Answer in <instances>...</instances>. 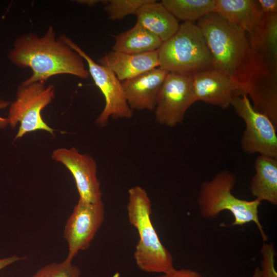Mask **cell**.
Returning a JSON list of instances; mask_svg holds the SVG:
<instances>
[{
	"mask_svg": "<svg viewBox=\"0 0 277 277\" xmlns=\"http://www.w3.org/2000/svg\"><path fill=\"white\" fill-rule=\"evenodd\" d=\"M10 60L22 68L29 67L32 75L22 83L28 85L45 82L60 74H69L82 79L90 75L83 58L67 45L50 26L42 37L30 33L15 39L9 54Z\"/></svg>",
	"mask_w": 277,
	"mask_h": 277,
	"instance_id": "6da1fadb",
	"label": "cell"
},
{
	"mask_svg": "<svg viewBox=\"0 0 277 277\" xmlns=\"http://www.w3.org/2000/svg\"><path fill=\"white\" fill-rule=\"evenodd\" d=\"M212 58L213 69L240 84L247 95L252 67V51L247 33L217 14L197 21Z\"/></svg>",
	"mask_w": 277,
	"mask_h": 277,
	"instance_id": "7a4b0ae2",
	"label": "cell"
},
{
	"mask_svg": "<svg viewBox=\"0 0 277 277\" xmlns=\"http://www.w3.org/2000/svg\"><path fill=\"white\" fill-rule=\"evenodd\" d=\"M127 211L129 222L138 234L134 252L137 267L144 272L157 274L173 269V256L162 243L152 224L151 202L142 187L136 186L129 189Z\"/></svg>",
	"mask_w": 277,
	"mask_h": 277,
	"instance_id": "3957f363",
	"label": "cell"
},
{
	"mask_svg": "<svg viewBox=\"0 0 277 277\" xmlns=\"http://www.w3.org/2000/svg\"><path fill=\"white\" fill-rule=\"evenodd\" d=\"M236 182V176L233 173L224 170L217 173L211 180L203 183L197 199L201 214L204 218L214 219L222 211L228 210L234 217L231 225L241 226L254 222L265 242L268 238L258 215L261 202L257 199L247 201L235 197L232 190Z\"/></svg>",
	"mask_w": 277,
	"mask_h": 277,
	"instance_id": "277c9868",
	"label": "cell"
},
{
	"mask_svg": "<svg viewBox=\"0 0 277 277\" xmlns=\"http://www.w3.org/2000/svg\"><path fill=\"white\" fill-rule=\"evenodd\" d=\"M160 67L168 72L193 75L212 69L204 35L196 24L184 22L158 49Z\"/></svg>",
	"mask_w": 277,
	"mask_h": 277,
	"instance_id": "5b68a950",
	"label": "cell"
},
{
	"mask_svg": "<svg viewBox=\"0 0 277 277\" xmlns=\"http://www.w3.org/2000/svg\"><path fill=\"white\" fill-rule=\"evenodd\" d=\"M251 46L252 67L247 95L254 109L277 127V50L259 43Z\"/></svg>",
	"mask_w": 277,
	"mask_h": 277,
	"instance_id": "8992f818",
	"label": "cell"
},
{
	"mask_svg": "<svg viewBox=\"0 0 277 277\" xmlns=\"http://www.w3.org/2000/svg\"><path fill=\"white\" fill-rule=\"evenodd\" d=\"M54 96V86L46 87L45 82L28 85L22 83L18 86L16 100L10 105L8 117L9 124L12 128L20 123L14 140L28 132L37 130H44L54 134V129L43 120L41 111L52 102Z\"/></svg>",
	"mask_w": 277,
	"mask_h": 277,
	"instance_id": "52a82bcc",
	"label": "cell"
},
{
	"mask_svg": "<svg viewBox=\"0 0 277 277\" xmlns=\"http://www.w3.org/2000/svg\"><path fill=\"white\" fill-rule=\"evenodd\" d=\"M241 95L234 97L231 106L245 124L241 141L243 150L277 159V127L266 114L254 109L247 94Z\"/></svg>",
	"mask_w": 277,
	"mask_h": 277,
	"instance_id": "ba28073f",
	"label": "cell"
},
{
	"mask_svg": "<svg viewBox=\"0 0 277 277\" xmlns=\"http://www.w3.org/2000/svg\"><path fill=\"white\" fill-rule=\"evenodd\" d=\"M60 38L86 61L90 75L104 96L105 105L96 120V124L101 127H105L111 117L114 119L131 118L133 110L127 103L122 82L113 72L107 67L95 63L65 35H61Z\"/></svg>",
	"mask_w": 277,
	"mask_h": 277,
	"instance_id": "9c48e42d",
	"label": "cell"
},
{
	"mask_svg": "<svg viewBox=\"0 0 277 277\" xmlns=\"http://www.w3.org/2000/svg\"><path fill=\"white\" fill-rule=\"evenodd\" d=\"M196 102L192 75L168 72L154 109L156 122L173 127L181 124L188 108Z\"/></svg>",
	"mask_w": 277,
	"mask_h": 277,
	"instance_id": "30bf717a",
	"label": "cell"
},
{
	"mask_svg": "<svg viewBox=\"0 0 277 277\" xmlns=\"http://www.w3.org/2000/svg\"><path fill=\"white\" fill-rule=\"evenodd\" d=\"M105 218L103 201L89 203L78 200L64 227V238L68 245L67 258L73 260L87 249Z\"/></svg>",
	"mask_w": 277,
	"mask_h": 277,
	"instance_id": "8fae6325",
	"label": "cell"
},
{
	"mask_svg": "<svg viewBox=\"0 0 277 277\" xmlns=\"http://www.w3.org/2000/svg\"><path fill=\"white\" fill-rule=\"evenodd\" d=\"M51 157L63 164L71 172L80 200L89 203L102 201V192L97 175V165L90 155L80 153L75 147L60 148L53 151Z\"/></svg>",
	"mask_w": 277,
	"mask_h": 277,
	"instance_id": "7c38bea8",
	"label": "cell"
},
{
	"mask_svg": "<svg viewBox=\"0 0 277 277\" xmlns=\"http://www.w3.org/2000/svg\"><path fill=\"white\" fill-rule=\"evenodd\" d=\"M192 85L196 102L222 108L231 106L235 96L245 94L240 84L213 68L193 74Z\"/></svg>",
	"mask_w": 277,
	"mask_h": 277,
	"instance_id": "4fadbf2b",
	"label": "cell"
},
{
	"mask_svg": "<svg viewBox=\"0 0 277 277\" xmlns=\"http://www.w3.org/2000/svg\"><path fill=\"white\" fill-rule=\"evenodd\" d=\"M168 72L160 67L122 82L124 95L133 110H154Z\"/></svg>",
	"mask_w": 277,
	"mask_h": 277,
	"instance_id": "5bb4252c",
	"label": "cell"
},
{
	"mask_svg": "<svg viewBox=\"0 0 277 277\" xmlns=\"http://www.w3.org/2000/svg\"><path fill=\"white\" fill-rule=\"evenodd\" d=\"M213 12L243 30L250 42L255 38L264 16L253 0H215Z\"/></svg>",
	"mask_w": 277,
	"mask_h": 277,
	"instance_id": "9a60e30c",
	"label": "cell"
},
{
	"mask_svg": "<svg viewBox=\"0 0 277 277\" xmlns=\"http://www.w3.org/2000/svg\"><path fill=\"white\" fill-rule=\"evenodd\" d=\"M98 64L110 69L121 82L160 67L158 50L139 54L112 51L102 57Z\"/></svg>",
	"mask_w": 277,
	"mask_h": 277,
	"instance_id": "2e32d148",
	"label": "cell"
},
{
	"mask_svg": "<svg viewBox=\"0 0 277 277\" xmlns=\"http://www.w3.org/2000/svg\"><path fill=\"white\" fill-rule=\"evenodd\" d=\"M136 23L157 36L163 43L178 30L180 24L161 2L152 0L136 12Z\"/></svg>",
	"mask_w": 277,
	"mask_h": 277,
	"instance_id": "e0dca14e",
	"label": "cell"
},
{
	"mask_svg": "<svg viewBox=\"0 0 277 277\" xmlns=\"http://www.w3.org/2000/svg\"><path fill=\"white\" fill-rule=\"evenodd\" d=\"M255 174L250 189L255 199L277 204V159L259 155L254 162Z\"/></svg>",
	"mask_w": 277,
	"mask_h": 277,
	"instance_id": "ac0fdd59",
	"label": "cell"
},
{
	"mask_svg": "<svg viewBox=\"0 0 277 277\" xmlns=\"http://www.w3.org/2000/svg\"><path fill=\"white\" fill-rule=\"evenodd\" d=\"M114 51L139 54L157 50L163 42L155 35L137 23L131 29L113 35Z\"/></svg>",
	"mask_w": 277,
	"mask_h": 277,
	"instance_id": "d6986e66",
	"label": "cell"
},
{
	"mask_svg": "<svg viewBox=\"0 0 277 277\" xmlns=\"http://www.w3.org/2000/svg\"><path fill=\"white\" fill-rule=\"evenodd\" d=\"M215 0H162L164 6L179 21L192 22L213 12Z\"/></svg>",
	"mask_w": 277,
	"mask_h": 277,
	"instance_id": "ffe728a7",
	"label": "cell"
},
{
	"mask_svg": "<svg viewBox=\"0 0 277 277\" xmlns=\"http://www.w3.org/2000/svg\"><path fill=\"white\" fill-rule=\"evenodd\" d=\"M152 0H109L103 1L105 4V11L109 19L112 21L121 20L126 16L135 15L137 10L144 5Z\"/></svg>",
	"mask_w": 277,
	"mask_h": 277,
	"instance_id": "44dd1931",
	"label": "cell"
},
{
	"mask_svg": "<svg viewBox=\"0 0 277 277\" xmlns=\"http://www.w3.org/2000/svg\"><path fill=\"white\" fill-rule=\"evenodd\" d=\"M72 261L66 257L62 262L50 263L30 277H80L81 271Z\"/></svg>",
	"mask_w": 277,
	"mask_h": 277,
	"instance_id": "7402d4cb",
	"label": "cell"
},
{
	"mask_svg": "<svg viewBox=\"0 0 277 277\" xmlns=\"http://www.w3.org/2000/svg\"><path fill=\"white\" fill-rule=\"evenodd\" d=\"M262 260L261 261V277H277V273L274 267V257L275 251L272 244L263 245L261 250Z\"/></svg>",
	"mask_w": 277,
	"mask_h": 277,
	"instance_id": "603a6c76",
	"label": "cell"
},
{
	"mask_svg": "<svg viewBox=\"0 0 277 277\" xmlns=\"http://www.w3.org/2000/svg\"><path fill=\"white\" fill-rule=\"evenodd\" d=\"M260 268L257 267L254 271V273L252 277H260ZM154 277H204L198 272L189 269H177L174 268L170 271L160 274Z\"/></svg>",
	"mask_w": 277,
	"mask_h": 277,
	"instance_id": "cb8c5ba5",
	"label": "cell"
},
{
	"mask_svg": "<svg viewBox=\"0 0 277 277\" xmlns=\"http://www.w3.org/2000/svg\"><path fill=\"white\" fill-rule=\"evenodd\" d=\"M257 2L264 14L277 13L276 0H258Z\"/></svg>",
	"mask_w": 277,
	"mask_h": 277,
	"instance_id": "d4e9b609",
	"label": "cell"
},
{
	"mask_svg": "<svg viewBox=\"0 0 277 277\" xmlns=\"http://www.w3.org/2000/svg\"><path fill=\"white\" fill-rule=\"evenodd\" d=\"M26 257L13 255L10 257L0 259V270L16 262L26 259Z\"/></svg>",
	"mask_w": 277,
	"mask_h": 277,
	"instance_id": "484cf974",
	"label": "cell"
},
{
	"mask_svg": "<svg viewBox=\"0 0 277 277\" xmlns=\"http://www.w3.org/2000/svg\"><path fill=\"white\" fill-rule=\"evenodd\" d=\"M10 104L11 103L10 102L0 100V109L5 108ZM8 124H9L8 118H5L0 116V128L3 129L5 128Z\"/></svg>",
	"mask_w": 277,
	"mask_h": 277,
	"instance_id": "4316f807",
	"label": "cell"
},
{
	"mask_svg": "<svg viewBox=\"0 0 277 277\" xmlns=\"http://www.w3.org/2000/svg\"><path fill=\"white\" fill-rule=\"evenodd\" d=\"M77 3L86 5L88 6H94L99 3H102L103 1H97V0H92V1H78Z\"/></svg>",
	"mask_w": 277,
	"mask_h": 277,
	"instance_id": "83f0119b",
	"label": "cell"
}]
</instances>
